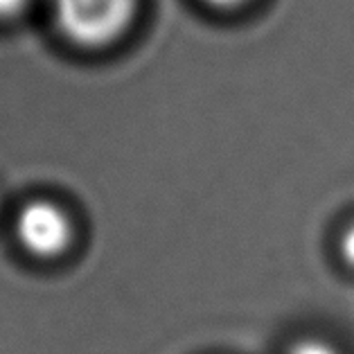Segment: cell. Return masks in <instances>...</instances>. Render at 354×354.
Listing matches in <instances>:
<instances>
[{"mask_svg": "<svg viewBox=\"0 0 354 354\" xmlns=\"http://www.w3.org/2000/svg\"><path fill=\"white\" fill-rule=\"evenodd\" d=\"M16 235L28 253L39 260H53L66 253L71 246L73 226L66 212H62V208H57L55 203L37 201L21 212Z\"/></svg>", "mask_w": 354, "mask_h": 354, "instance_id": "7a4b0ae2", "label": "cell"}, {"mask_svg": "<svg viewBox=\"0 0 354 354\" xmlns=\"http://www.w3.org/2000/svg\"><path fill=\"white\" fill-rule=\"evenodd\" d=\"M341 255H343V260L348 262V266L354 269V226H350L341 239Z\"/></svg>", "mask_w": 354, "mask_h": 354, "instance_id": "3957f363", "label": "cell"}, {"mask_svg": "<svg viewBox=\"0 0 354 354\" xmlns=\"http://www.w3.org/2000/svg\"><path fill=\"white\" fill-rule=\"evenodd\" d=\"M133 7L136 0H55L64 34L88 48L115 41L131 21Z\"/></svg>", "mask_w": 354, "mask_h": 354, "instance_id": "6da1fadb", "label": "cell"}, {"mask_svg": "<svg viewBox=\"0 0 354 354\" xmlns=\"http://www.w3.org/2000/svg\"><path fill=\"white\" fill-rule=\"evenodd\" d=\"M30 5V0H0V16H16L21 14L25 7Z\"/></svg>", "mask_w": 354, "mask_h": 354, "instance_id": "277c9868", "label": "cell"}, {"mask_svg": "<svg viewBox=\"0 0 354 354\" xmlns=\"http://www.w3.org/2000/svg\"><path fill=\"white\" fill-rule=\"evenodd\" d=\"M208 3L217 5V7H235V5H241L244 0H208Z\"/></svg>", "mask_w": 354, "mask_h": 354, "instance_id": "5b68a950", "label": "cell"}]
</instances>
